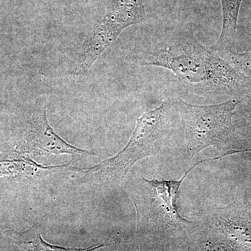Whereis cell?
Returning a JSON list of instances; mask_svg holds the SVG:
<instances>
[{"label":"cell","mask_w":251,"mask_h":251,"mask_svg":"<svg viewBox=\"0 0 251 251\" xmlns=\"http://www.w3.org/2000/svg\"><path fill=\"white\" fill-rule=\"evenodd\" d=\"M28 148L32 154H68L82 157L92 154L90 151L73 146L61 138L48 122L45 110L31 122L27 136Z\"/></svg>","instance_id":"cell-6"},{"label":"cell","mask_w":251,"mask_h":251,"mask_svg":"<svg viewBox=\"0 0 251 251\" xmlns=\"http://www.w3.org/2000/svg\"><path fill=\"white\" fill-rule=\"evenodd\" d=\"M231 63L248 78L251 77V52L232 54Z\"/></svg>","instance_id":"cell-10"},{"label":"cell","mask_w":251,"mask_h":251,"mask_svg":"<svg viewBox=\"0 0 251 251\" xmlns=\"http://www.w3.org/2000/svg\"><path fill=\"white\" fill-rule=\"evenodd\" d=\"M223 25L219 40L213 46L214 50H224L233 46L237 33L238 17L242 0H221Z\"/></svg>","instance_id":"cell-8"},{"label":"cell","mask_w":251,"mask_h":251,"mask_svg":"<svg viewBox=\"0 0 251 251\" xmlns=\"http://www.w3.org/2000/svg\"><path fill=\"white\" fill-rule=\"evenodd\" d=\"M243 99H232L210 105L179 102L188 148L193 155L224 143L234 131L232 117Z\"/></svg>","instance_id":"cell-3"},{"label":"cell","mask_w":251,"mask_h":251,"mask_svg":"<svg viewBox=\"0 0 251 251\" xmlns=\"http://www.w3.org/2000/svg\"><path fill=\"white\" fill-rule=\"evenodd\" d=\"M199 163L191 167L179 181L148 180L144 177L132 179L128 190L136 207L138 221L148 219L173 227L191 224L180 214L176 201L183 181Z\"/></svg>","instance_id":"cell-4"},{"label":"cell","mask_w":251,"mask_h":251,"mask_svg":"<svg viewBox=\"0 0 251 251\" xmlns=\"http://www.w3.org/2000/svg\"><path fill=\"white\" fill-rule=\"evenodd\" d=\"M216 214L220 229L235 242L251 249V209L233 204L218 209Z\"/></svg>","instance_id":"cell-7"},{"label":"cell","mask_w":251,"mask_h":251,"mask_svg":"<svg viewBox=\"0 0 251 251\" xmlns=\"http://www.w3.org/2000/svg\"><path fill=\"white\" fill-rule=\"evenodd\" d=\"M169 101L144 113L137 120L136 126L125 148L115 156L91 168H70L75 177L87 184L112 186L125 179L132 166L139 160L153 154L156 140L159 138L162 117Z\"/></svg>","instance_id":"cell-2"},{"label":"cell","mask_w":251,"mask_h":251,"mask_svg":"<svg viewBox=\"0 0 251 251\" xmlns=\"http://www.w3.org/2000/svg\"><path fill=\"white\" fill-rule=\"evenodd\" d=\"M18 244L27 251H94L110 244H99L86 248H65L49 244L44 240L39 229L32 227L22 234L18 241Z\"/></svg>","instance_id":"cell-9"},{"label":"cell","mask_w":251,"mask_h":251,"mask_svg":"<svg viewBox=\"0 0 251 251\" xmlns=\"http://www.w3.org/2000/svg\"><path fill=\"white\" fill-rule=\"evenodd\" d=\"M139 62L164 68L185 82L212 86L224 93L240 92L250 81L232 63L201 44L193 33L165 39L142 56Z\"/></svg>","instance_id":"cell-1"},{"label":"cell","mask_w":251,"mask_h":251,"mask_svg":"<svg viewBox=\"0 0 251 251\" xmlns=\"http://www.w3.org/2000/svg\"><path fill=\"white\" fill-rule=\"evenodd\" d=\"M145 21L143 0H112L106 16L84 44L75 74H84L125 28Z\"/></svg>","instance_id":"cell-5"}]
</instances>
